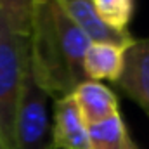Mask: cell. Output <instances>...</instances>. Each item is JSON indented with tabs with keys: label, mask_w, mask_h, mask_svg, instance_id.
Segmentation results:
<instances>
[{
	"label": "cell",
	"mask_w": 149,
	"mask_h": 149,
	"mask_svg": "<svg viewBox=\"0 0 149 149\" xmlns=\"http://www.w3.org/2000/svg\"><path fill=\"white\" fill-rule=\"evenodd\" d=\"M28 70L52 101L70 95L78 85L63 50L52 0H33L28 33Z\"/></svg>",
	"instance_id": "1"
},
{
	"label": "cell",
	"mask_w": 149,
	"mask_h": 149,
	"mask_svg": "<svg viewBox=\"0 0 149 149\" xmlns=\"http://www.w3.org/2000/svg\"><path fill=\"white\" fill-rule=\"evenodd\" d=\"M28 66V37L0 19V149H16L14 127Z\"/></svg>",
	"instance_id": "2"
},
{
	"label": "cell",
	"mask_w": 149,
	"mask_h": 149,
	"mask_svg": "<svg viewBox=\"0 0 149 149\" xmlns=\"http://www.w3.org/2000/svg\"><path fill=\"white\" fill-rule=\"evenodd\" d=\"M50 102H54L52 97L35 81L26 66L14 127L16 149H54Z\"/></svg>",
	"instance_id": "3"
},
{
	"label": "cell",
	"mask_w": 149,
	"mask_h": 149,
	"mask_svg": "<svg viewBox=\"0 0 149 149\" xmlns=\"http://www.w3.org/2000/svg\"><path fill=\"white\" fill-rule=\"evenodd\" d=\"M114 83L149 116V38H134L127 47L123 71Z\"/></svg>",
	"instance_id": "4"
},
{
	"label": "cell",
	"mask_w": 149,
	"mask_h": 149,
	"mask_svg": "<svg viewBox=\"0 0 149 149\" xmlns=\"http://www.w3.org/2000/svg\"><path fill=\"white\" fill-rule=\"evenodd\" d=\"M52 144L56 149H90L88 127L80 116L71 95L54 101Z\"/></svg>",
	"instance_id": "5"
},
{
	"label": "cell",
	"mask_w": 149,
	"mask_h": 149,
	"mask_svg": "<svg viewBox=\"0 0 149 149\" xmlns=\"http://www.w3.org/2000/svg\"><path fill=\"white\" fill-rule=\"evenodd\" d=\"M70 95L87 127L101 123L120 113L116 94L101 81L85 80L74 87Z\"/></svg>",
	"instance_id": "6"
},
{
	"label": "cell",
	"mask_w": 149,
	"mask_h": 149,
	"mask_svg": "<svg viewBox=\"0 0 149 149\" xmlns=\"http://www.w3.org/2000/svg\"><path fill=\"white\" fill-rule=\"evenodd\" d=\"M128 45L113 42H92L83 57V74L92 81H116L123 71L125 50Z\"/></svg>",
	"instance_id": "7"
},
{
	"label": "cell",
	"mask_w": 149,
	"mask_h": 149,
	"mask_svg": "<svg viewBox=\"0 0 149 149\" xmlns=\"http://www.w3.org/2000/svg\"><path fill=\"white\" fill-rule=\"evenodd\" d=\"M56 5L73 21L76 23L92 42H113L120 45H130L134 37L130 33L121 35L106 28L95 16L92 0H54Z\"/></svg>",
	"instance_id": "8"
},
{
	"label": "cell",
	"mask_w": 149,
	"mask_h": 149,
	"mask_svg": "<svg viewBox=\"0 0 149 149\" xmlns=\"http://www.w3.org/2000/svg\"><path fill=\"white\" fill-rule=\"evenodd\" d=\"M130 142L132 139L120 113L101 123L88 125L90 149H128Z\"/></svg>",
	"instance_id": "9"
},
{
	"label": "cell",
	"mask_w": 149,
	"mask_h": 149,
	"mask_svg": "<svg viewBox=\"0 0 149 149\" xmlns=\"http://www.w3.org/2000/svg\"><path fill=\"white\" fill-rule=\"evenodd\" d=\"M97 19L111 31L127 35L134 19L135 0H92Z\"/></svg>",
	"instance_id": "10"
},
{
	"label": "cell",
	"mask_w": 149,
	"mask_h": 149,
	"mask_svg": "<svg viewBox=\"0 0 149 149\" xmlns=\"http://www.w3.org/2000/svg\"><path fill=\"white\" fill-rule=\"evenodd\" d=\"M33 0H0V19L17 35L28 37Z\"/></svg>",
	"instance_id": "11"
},
{
	"label": "cell",
	"mask_w": 149,
	"mask_h": 149,
	"mask_svg": "<svg viewBox=\"0 0 149 149\" xmlns=\"http://www.w3.org/2000/svg\"><path fill=\"white\" fill-rule=\"evenodd\" d=\"M128 149H139V148H137V144L132 141V142H130V146H128Z\"/></svg>",
	"instance_id": "12"
},
{
	"label": "cell",
	"mask_w": 149,
	"mask_h": 149,
	"mask_svg": "<svg viewBox=\"0 0 149 149\" xmlns=\"http://www.w3.org/2000/svg\"><path fill=\"white\" fill-rule=\"evenodd\" d=\"M54 149H56V148H54Z\"/></svg>",
	"instance_id": "13"
}]
</instances>
